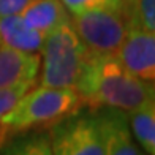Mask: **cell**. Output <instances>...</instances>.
Instances as JSON below:
<instances>
[{
  "label": "cell",
  "mask_w": 155,
  "mask_h": 155,
  "mask_svg": "<svg viewBox=\"0 0 155 155\" xmlns=\"http://www.w3.org/2000/svg\"><path fill=\"white\" fill-rule=\"evenodd\" d=\"M106 124L104 155H147L135 141L127 122V112L117 109H103Z\"/></svg>",
  "instance_id": "ba28073f"
},
{
  "label": "cell",
  "mask_w": 155,
  "mask_h": 155,
  "mask_svg": "<svg viewBox=\"0 0 155 155\" xmlns=\"http://www.w3.org/2000/svg\"><path fill=\"white\" fill-rule=\"evenodd\" d=\"M45 33L35 30L21 15L0 18V45L22 52H38L43 46Z\"/></svg>",
  "instance_id": "30bf717a"
},
{
  "label": "cell",
  "mask_w": 155,
  "mask_h": 155,
  "mask_svg": "<svg viewBox=\"0 0 155 155\" xmlns=\"http://www.w3.org/2000/svg\"><path fill=\"white\" fill-rule=\"evenodd\" d=\"M37 84H38V79H25V81H19L16 84L0 89V119L19 101L21 97L25 92H29Z\"/></svg>",
  "instance_id": "5bb4252c"
},
{
  "label": "cell",
  "mask_w": 155,
  "mask_h": 155,
  "mask_svg": "<svg viewBox=\"0 0 155 155\" xmlns=\"http://www.w3.org/2000/svg\"><path fill=\"white\" fill-rule=\"evenodd\" d=\"M40 54L22 52L0 45V89L25 79H38Z\"/></svg>",
  "instance_id": "52a82bcc"
},
{
  "label": "cell",
  "mask_w": 155,
  "mask_h": 155,
  "mask_svg": "<svg viewBox=\"0 0 155 155\" xmlns=\"http://www.w3.org/2000/svg\"><path fill=\"white\" fill-rule=\"evenodd\" d=\"M54 155H104L106 124L103 109L82 108L48 130Z\"/></svg>",
  "instance_id": "277c9868"
},
{
  "label": "cell",
  "mask_w": 155,
  "mask_h": 155,
  "mask_svg": "<svg viewBox=\"0 0 155 155\" xmlns=\"http://www.w3.org/2000/svg\"><path fill=\"white\" fill-rule=\"evenodd\" d=\"M19 15L30 27L45 35L71 22V15L60 0H32Z\"/></svg>",
  "instance_id": "9c48e42d"
},
{
  "label": "cell",
  "mask_w": 155,
  "mask_h": 155,
  "mask_svg": "<svg viewBox=\"0 0 155 155\" xmlns=\"http://www.w3.org/2000/svg\"><path fill=\"white\" fill-rule=\"evenodd\" d=\"M32 0H0V18L19 15Z\"/></svg>",
  "instance_id": "2e32d148"
},
{
  "label": "cell",
  "mask_w": 155,
  "mask_h": 155,
  "mask_svg": "<svg viewBox=\"0 0 155 155\" xmlns=\"http://www.w3.org/2000/svg\"><path fill=\"white\" fill-rule=\"evenodd\" d=\"M116 55L130 73L139 79H155V32L127 27V33Z\"/></svg>",
  "instance_id": "8992f818"
},
{
  "label": "cell",
  "mask_w": 155,
  "mask_h": 155,
  "mask_svg": "<svg viewBox=\"0 0 155 155\" xmlns=\"http://www.w3.org/2000/svg\"><path fill=\"white\" fill-rule=\"evenodd\" d=\"M71 25L92 54H116L127 33L124 8L73 15Z\"/></svg>",
  "instance_id": "5b68a950"
},
{
  "label": "cell",
  "mask_w": 155,
  "mask_h": 155,
  "mask_svg": "<svg viewBox=\"0 0 155 155\" xmlns=\"http://www.w3.org/2000/svg\"><path fill=\"white\" fill-rule=\"evenodd\" d=\"M84 108L74 89L35 86L0 119V139L15 133L49 128Z\"/></svg>",
  "instance_id": "7a4b0ae2"
},
{
  "label": "cell",
  "mask_w": 155,
  "mask_h": 155,
  "mask_svg": "<svg viewBox=\"0 0 155 155\" xmlns=\"http://www.w3.org/2000/svg\"><path fill=\"white\" fill-rule=\"evenodd\" d=\"M90 51L74 32L71 22L49 32L40 49V84L43 87L74 89Z\"/></svg>",
  "instance_id": "3957f363"
},
{
  "label": "cell",
  "mask_w": 155,
  "mask_h": 155,
  "mask_svg": "<svg viewBox=\"0 0 155 155\" xmlns=\"http://www.w3.org/2000/svg\"><path fill=\"white\" fill-rule=\"evenodd\" d=\"M127 122L135 141L147 155H155V101L127 112Z\"/></svg>",
  "instance_id": "7c38bea8"
},
{
  "label": "cell",
  "mask_w": 155,
  "mask_h": 155,
  "mask_svg": "<svg viewBox=\"0 0 155 155\" xmlns=\"http://www.w3.org/2000/svg\"><path fill=\"white\" fill-rule=\"evenodd\" d=\"M127 27L155 32V0H125Z\"/></svg>",
  "instance_id": "4fadbf2b"
},
{
  "label": "cell",
  "mask_w": 155,
  "mask_h": 155,
  "mask_svg": "<svg viewBox=\"0 0 155 155\" xmlns=\"http://www.w3.org/2000/svg\"><path fill=\"white\" fill-rule=\"evenodd\" d=\"M0 155H54L46 130L15 133L0 139Z\"/></svg>",
  "instance_id": "8fae6325"
},
{
  "label": "cell",
  "mask_w": 155,
  "mask_h": 155,
  "mask_svg": "<svg viewBox=\"0 0 155 155\" xmlns=\"http://www.w3.org/2000/svg\"><path fill=\"white\" fill-rule=\"evenodd\" d=\"M74 90L87 108L124 112L143 106L155 97L153 82L130 73L116 54L90 52Z\"/></svg>",
  "instance_id": "6da1fadb"
},
{
  "label": "cell",
  "mask_w": 155,
  "mask_h": 155,
  "mask_svg": "<svg viewBox=\"0 0 155 155\" xmlns=\"http://www.w3.org/2000/svg\"><path fill=\"white\" fill-rule=\"evenodd\" d=\"M70 15H81L95 10H122L125 0H60Z\"/></svg>",
  "instance_id": "9a60e30c"
}]
</instances>
